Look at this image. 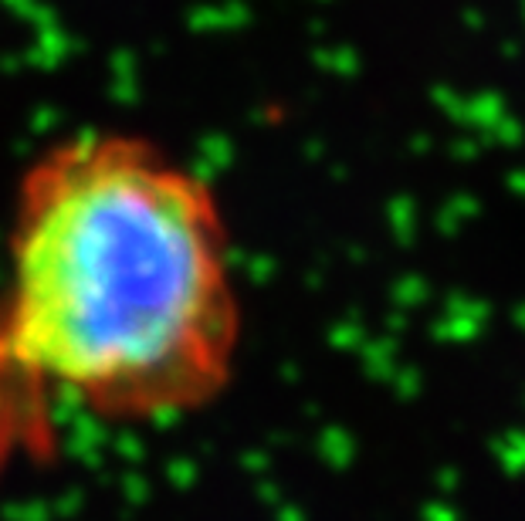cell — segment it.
I'll return each mask as SVG.
<instances>
[{
    "mask_svg": "<svg viewBox=\"0 0 525 521\" xmlns=\"http://www.w3.org/2000/svg\"><path fill=\"white\" fill-rule=\"evenodd\" d=\"M244 305L214 183L126 129L25 166L0 254V485L61 457V420L163 426L211 410Z\"/></svg>",
    "mask_w": 525,
    "mask_h": 521,
    "instance_id": "obj_1",
    "label": "cell"
}]
</instances>
